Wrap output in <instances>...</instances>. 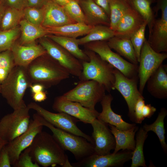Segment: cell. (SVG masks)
<instances>
[{
	"label": "cell",
	"instance_id": "d4e9b609",
	"mask_svg": "<svg viewBox=\"0 0 167 167\" xmlns=\"http://www.w3.org/2000/svg\"><path fill=\"white\" fill-rule=\"evenodd\" d=\"M93 26L84 23H76L59 27L45 28L48 35L77 38L87 34Z\"/></svg>",
	"mask_w": 167,
	"mask_h": 167
},
{
	"label": "cell",
	"instance_id": "7dc6e473",
	"mask_svg": "<svg viewBox=\"0 0 167 167\" xmlns=\"http://www.w3.org/2000/svg\"><path fill=\"white\" fill-rule=\"evenodd\" d=\"M32 94V99L35 102H41L47 98L46 93L44 91Z\"/></svg>",
	"mask_w": 167,
	"mask_h": 167
},
{
	"label": "cell",
	"instance_id": "9a60e30c",
	"mask_svg": "<svg viewBox=\"0 0 167 167\" xmlns=\"http://www.w3.org/2000/svg\"><path fill=\"white\" fill-rule=\"evenodd\" d=\"M52 108L56 111L66 113L86 124H91L99 113L96 109H90L78 102L68 100L63 95L56 97Z\"/></svg>",
	"mask_w": 167,
	"mask_h": 167
},
{
	"label": "cell",
	"instance_id": "681fc988",
	"mask_svg": "<svg viewBox=\"0 0 167 167\" xmlns=\"http://www.w3.org/2000/svg\"><path fill=\"white\" fill-rule=\"evenodd\" d=\"M6 6L0 0V28L2 20L4 14Z\"/></svg>",
	"mask_w": 167,
	"mask_h": 167
},
{
	"label": "cell",
	"instance_id": "cb8c5ba5",
	"mask_svg": "<svg viewBox=\"0 0 167 167\" xmlns=\"http://www.w3.org/2000/svg\"><path fill=\"white\" fill-rule=\"evenodd\" d=\"M110 131L115 141V146L113 153H116L121 149L133 151L135 144V136L138 130L136 125L128 130H122L115 126L109 125Z\"/></svg>",
	"mask_w": 167,
	"mask_h": 167
},
{
	"label": "cell",
	"instance_id": "2e32d148",
	"mask_svg": "<svg viewBox=\"0 0 167 167\" xmlns=\"http://www.w3.org/2000/svg\"><path fill=\"white\" fill-rule=\"evenodd\" d=\"M123 151L116 153H109L104 155L93 153L92 155L71 164L72 167H111L123 166L131 159V151Z\"/></svg>",
	"mask_w": 167,
	"mask_h": 167
},
{
	"label": "cell",
	"instance_id": "d6a6232c",
	"mask_svg": "<svg viewBox=\"0 0 167 167\" xmlns=\"http://www.w3.org/2000/svg\"><path fill=\"white\" fill-rule=\"evenodd\" d=\"M23 18V10L6 7L1 24V31L8 30L16 27Z\"/></svg>",
	"mask_w": 167,
	"mask_h": 167
},
{
	"label": "cell",
	"instance_id": "ba28073f",
	"mask_svg": "<svg viewBox=\"0 0 167 167\" xmlns=\"http://www.w3.org/2000/svg\"><path fill=\"white\" fill-rule=\"evenodd\" d=\"M85 49L93 51L102 59L112 65L125 76L130 78H138V65L124 59L111 50L106 41H93L84 45Z\"/></svg>",
	"mask_w": 167,
	"mask_h": 167
},
{
	"label": "cell",
	"instance_id": "ac0fdd59",
	"mask_svg": "<svg viewBox=\"0 0 167 167\" xmlns=\"http://www.w3.org/2000/svg\"><path fill=\"white\" fill-rule=\"evenodd\" d=\"M146 20L129 6L113 31L114 36L130 38Z\"/></svg>",
	"mask_w": 167,
	"mask_h": 167
},
{
	"label": "cell",
	"instance_id": "44dd1931",
	"mask_svg": "<svg viewBox=\"0 0 167 167\" xmlns=\"http://www.w3.org/2000/svg\"><path fill=\"white\" fill-rule=\"evenodd\" d=\"M113 97L109 94L105 95L100 101L102 107V111L99 113L97 118L105 123L113 125L117 128L122 130L129 129L136 125V124L127 123L122 118L121 115L115 113L111 107Z\"/></svg>",
	"mask_w": 167,
	"mask_h": 167
},
{
	"label": "cell",
	"instance_id": "30bf717a",
	"mask_svg": "<svg viewBox=\"0 0 167 167\" xmlns=\"http://www.w3.org/2000/svg\"><path fill=\"white\" fill-rule=\"evenodd\" d=\"M156 5L152 9L157 14L161 11V18L156 19L149 32L147 40L151 47L157 53L167 52V0H156Z\"/></svg>",
	"mask_w": 167,
	"mask_h": 167
},
{
	"label": "cell",
	"instance_id": "836d02e7",
	"mask_svg": "<svg viewBox=\"0 0 167 167\" xmlns=\"http://www.w3.org/2000/svg\"><path fill=\"white\" fill-rule=\"evenodd\" d=\"M110 9L109 27L113 31L129 5L124 0H109Z\"/></svg>",
	"mask_w": 167,
	"mask_h": 167
},
{
	"label": "cell",
	"instance_id": "e0dca14e",
	"mask_svg": "<svg viewBox=\"0 0 167 167\" xmlns=\"http://www.w3.org/2000/svg\"><path fill=\"white\" fill-rule=\"evenodd\" d=\"M91 124L93 128L94 153L101 155L110 153L111 150L115 148V141L107 124L96 118Z\"/></svg>",
	"mask_w": 167,
	"mask_h": 167
},
{
	"label": "cell",
	"instance_id": "bcb514c9",
	"mask_svg": "<svg viewBox=\"0 0 167 167\" xmlns=\"http://www.w3.org/2000/svg\"><path fill=\"white\" fill-rule=\"evenodd\" d=\"M94 1L97 5L104 10L109 18L110 11L109 0H94Z\"/></svg>",
	"mask_w": 167,
	"mask_h": 167
},
{
	"label": "cell",
	"instance_id": "60d3db41",
	"mask_svg": "<svg viewBox=\"0 0 167 167\" xmlns=\"http://www.w3.org/2000/svg\"><path fill=\"white\" fill-rule=\"evenodd\" d=\"M145 104L144 98L142 96L137 101L134 108L135 122L136 123L141 124L145 119L142 114L143 108Z\"/></svg>",
	"mask_w": 167,
	"mask_h": 167
},
{
	"label": "cell",
	"instance_id": "52a82bcc",
	"mask_svg": "<svg viewBox=\"0 0 167 167\" xmlns=\"http://www.w3.org/2000/svg\"><path fill=\"white\" fill-rule=\"evenodd\" d=\"M29 110L27 105L4 116L0 120V137L8 143L26 131L30 122Z\"/></svg>",
	"mask_w": 167,
	"mask_h": 167
},
{
	"label": "cell",
	"instance_id": "db71d44e",
	"mask_svg": "<svg viewBox=\"0 0 167 167\" xmlns=\"http://www.w3.org/2000/svg\"><path fill=\"white\" fill-rule=\"evenodd\" d=\"M125 0V1H126V0Z\"/></svg>",
	"mask_w": 167,
	"mask_h": 167
},
{
	"label": "cell",
	"instance_id": "e575fe53",
	"mask_svg": "<svg viewBox=\"0 0 167 167\" xmlns=\"http://www.w3.org/2000/svg\"><path fill=\"white\" fill-rule=\"evenodd\" d=\"M15 66L11 50L0 52V84L6 79Z\"/></svg>",
	"mask_w": 167,
	"mask_h": 167
},
{
	"label": "cell",
	"instance_id": "5b68a950",
	"mask_svg": "<svg viewBox=\"0 0 167 167\" xmlns=\"http://www.w3.org/2000/svg\"><path fill=\"white\" fill-rule=\"evenodd\" d=\"M35 114L41 124L51 131L53 136L63 149L71 152L78 161L94 153V145L85 139L55 127L37 113Z\"/></svg>",
	"mask_w": 167,
	"mask_h": 167
},
{
	"label": "cell",
	"instance_id": "8d00e7d4",
	"mask_svg": "<svg viewBox=\"0 0 167 167\" xmlns=\"http://www.w3.org/2000/svg\"><path fill=\"white\" fill-rule=\"evenodd\" d=\"M63 7L68 16L75 22L86 24V18L78 0H71Z\"/></svg>",
	"mask_w": 167,
	"mask_h": 167
},
{
	"label": "cell",
	"instance_id": "7bdbcfd3",
	"mask_svg": "<svg viewBox=\"0 0 167 167\" xmlns=\"http://www.w3.org/2000/svg\"><path fill=\"white\" fill-rule=\"evenodd\" d=\"M10 157L8 152L5 147L2 148L0 157V167H11Z\"/></svg>",
	"mask_w": 167,
	"mask_h": 167
},
{
	"label": "cell",
	"instance_id": "d590c367",
	"mask_svg": "<svg viewBox=\"0 0 167 167\" xmlns=\"http://www.w3.org/2000/svg\"><path fill=\"white\" fill-rule=\"evenodd\" d=\"M20 33L19 26L9 30L0 31V52L11 50Z\"/></svg>",
	"mask_w": 167,
	"mask_h": 167
},
{
	"label": "cell",
	"instance_id": "f546056e",
	"mask_svg": "<svg viewBox=\"0 0 167 167\" xmlns=\"http://www.w3.org/2000/svg\"><path fill=\"white\" fill-rule=\"evenodd\" d=\"M126 1L147 22L149 32H150L156 17L151 5L156 2V0H126Z\"/></svg>",
	"mask_w": 167,
	"mask_h": 167
},
{
	"label": "cell",
	"instance_id": "ab89813d",
	"mask_svg": "<svg viewBox=\"0 0 167 167\" xmlns=\"http://www.w3.org/2000/svg\"><path fill=\"white\" fill-rule=\"evenodd\" d=\"M39 165L33 161L28 148L20 154L15 167H39Z\"/></svg>",
	"mask_w": 167,
	"mask_h": 167
},
{
	"label": "cell",
	"instance_id": "5bb4252c",
	"mask_svg": "<svg viewBox=\"0 0 167 167\" xmlns=\"http://www.w3.org/2000/svg\"><path fill=\"white\" fill-rule=\"evenodd\" d=\"M114 89L117 90L125 100L128 108V114L131 120L135 122L134 108L139 98L142 96L138 88V78H128L115 68Z\"/></svg>",
	"mask_w": 167,
	"mask_h": 167
},
{
	"label": "cell",
	"instance_id": "8fae6325",
	"mask_svg": "<svg viewBox=\"0 0 167 167\" xmlns=\"http://www.w3.org/2000/svg\"><path fill=\"white\" fill-rule=\"evenodd\" d=\"M27 105L30 109L36 111L38 114L55 127L83 137L94 145L92 137L80 130L76 125L73 118L70 115L64 112H50L35 102H31Z\"/></svg>",
	"mask_w": 167,
	"mask_h": 167
},
{
	"label": "cell",
	"instance_id": "277c9868",
	"mask_svg": "<svg viewBox=\"0 0 167 167\" xmlns=\"http://www.w3.org/2000/svg\"><path fill=\"white\" fill-rule=\"evenodd\" d=\"M84 51L89 61L81 62L83 69L79 77L80 81H95L103 85L109 92L114 90L115 68L94 52L86 49Z\"/></svg>",
	"mask_w": 167,
	"mask_h": 167
},
{
	"label": "cell",
	"instance_id": "9c48e42d",
	"mask_svg": "<svg viewBox=\"0 0 167 167\" xmlns=\"http://www.w3.org/2000/svg\"><path fill=\"white\" fill-rule=\"evenodd\" d=\"M167 58L166 53L156 52L145 39L140 51L138 71L139 90L142 94L148 79Z\"/></svg>",
	"mask_w": 167,
	"mask_h": 167
},
{
	"label": "cell",
	"instance_id": "484cf974",
	"mask_svg": "<svg viewBox=\"0 0 167 167\" xmlns=\"http://www.w3.org/2000/svg\"><path fill=\"white\" fill-rule=\"evenodd\" d=\"M107 41L112 49L116 51L120 55L127 59L131 63L138 65L133 45L130 38L114 36Z\"/></svg>",
	"mask_w": 167,
	"mask_h": 167
},
{
	"label": "cell",
	"instance_id": "1f68e13d",
	"mask_svg": "<svg viewBox=\"0 0 167 167\" xmlns=\"http://www.w3.org/2000/svg\"><path fill=\"white\" fill-rule=\"evenodd\" d=\"M167 115V110L165 108H162L155 121L150 125L144 124L142 127L145 131H152L157 136L164 151H167V144L165 142V131L164 126V120Z\"/></svg>",
	"mask_w": 167,
	"mask_h": 167
},
{
	"label": "cell",
	"instance_id": "4fadbf2b",
	"mask_svg": "<svg viewBox=\"0 0 167 167\" xmlns=\"http://www.w3.org/2000/svg\"><path fill=\"white\" fill-rule=\"evenodd\" d=\"M33 118L26 131L5 145L13 167H15L21 152L30 145L36 135L42 131L43 126L35 113Z\"/></svg>",
	"mask_w": 167,
	"mask_h": 167
},
{
	"label": "cell",
	"instance_id": "7402d4cb",
	"mask_svg": "<svg viewBox=\"0 0 167 167\" xmlns=\"http://www.w3.org/2000/svg\"><path fill=\"white\" fill-rule=\"evenodd\" d=\"M167 66L162 64L148 79L147 89L152 96L159 99L167 98Z\"/></svg>",
	"mask_w": 167,
	"mask_h": 167
},
{
	"label": "cell",
	"instance_id": "4dcf8cb0",
	"mask_svg": "<svg viewBox=\"0 0 167 167\" xmlns=\"http://www.w3.org/2000/svg\"><path fill=\"white\" fill-rule=\"evenodd\" d=\"M148 136V132L144 130L142 127H141L138 131L136 134L135 148L132 152L131 167L147 166L143 154V148Z\"/></svg>",
	"mask_w": 167,
	"mask_h": 167
},
{
	"label": "cell",
	"instance_id": "7c38bea8",
	"mask_svg": "<svg viewBox=\"0 0 167 167\" xmlns=\"http://www.w3.org/2000/svg\"><path fill=\"white\" fill-rule=\"evenodd\" d=\"M39 42L47 53L63 66L70 75L80 76L83 69L80 61L46 36L40 39Z\"/></svg>",
	"mask_w": 167,
	"mask_h": 167
},
{
	"label": "cell",
	"instance_id": "d6986e66",
	"mask_svg": "<svg viewBox=\"0 0 167 167\" xmlns=\"http://www.w3.org/2000/svg\"><path fill=\"white\" fill-rule=\"evenodd\" d=\"M15 65L26 68L33 61L47 52L40 44L22 45L16 42L11 48Z\"/></svg>",
	"mask_w": 167,
	"mask_h": 167
},
{
	"label": "cell",
	"instance_id": "4316f807",
	"mask_svg": "<svg viewBox=\"0 0 167 167\" xmlns=\"http://www.w3.org/2000/svg\"><path fill=\"white\" fill-rule=\"evenodd\" d=\"M19 25L21 33L19 43L21 44L35 43L36 39L48 35L45 27L33 24L24 18L21 20Z\"/></svg>",
	"mask_w": 167,
	"mask_h": 167
},
{
	"label": "cell",
	"instance_id": "b9f144b4",
	"mask_svg": "<svg viewBox=\"0 0 167 167\" xmlns=\"http://www.w3.org/2000/svg\"><path fill=\"white\" fill-rule=\"evenodd\" d=\"M6 7L23 10L27 6V0H1Z\"/></svg>",
	"mask_w": 167,
	"mask_h": 167
},
{
	"label": "cell",
	"instance_id": "ee69618b",
	"mask_svg": "<svg viewBox=\"0 0 167 167\" xmlns=\"http://www.w3.org/2000/svg\"><path fill=\"white\" fill-rule=\"evenodd\" d=\"M156 109L150 104L144 105L143 108L142 114L145 118H150L156 111Z\"/></svg>",
	"mask_w": 167,
	"mask_h": 167
},
{
	"label": "cell",
	"instance_id": "f6af8a7d",
	"mask_svg": "<svg viewBox=\"0 0 167 167\" xmlns=\"http://www.w3.org/2000/svg\"><path fill=\"white\" fill-rule=\"evenodd\" d=\"M50 0H27V6L41 8Z\"/></svg>",
	"mask_w": 167,
	"mask_h": 167
},
{
	"label": "cell",
	"instance_id": "3957f363",
	"mask_svg": "<svg viewBox=\"0 0 167 167\" xmlns=\"http://www.w3.org/2000/svg\"><path fill=\"white\" fill-rule=\"evenodd\" d=\"M32 84L26 68L15 65L1 84L0 93L10 106L16 109L27 106L23 98Z\"/></svg>",
	"mask_w": 167,
	"mask_h": 167
},
{
	"label": "cell",
	"instance_id": "8992f818",
	"mask_svg": "<svg viewBox=\"0 0 167 167\" xmlns=\"http://www.w3.org/2000/svg\"><path fill=\"white\" fill-rule=\"evenodd\" d=\"M105 87L92 80L80 81L73 88L62 95L67 100L78 102L83 106L95 110L96 104L105 95Z\"/></svg>",
	"mask_w": 167,
	"mask_h": 167
},
{
	"label": "cell",
	"instance_id": "83f0119b",
	"mask_svg": "<svg viewBox=\"0 0 167 167\" xmlns=\"http://www.w3.org/2000/svg\"><path fill=\"white\" fill-rule=\"evenodd\" d=\"M46 36L63 47L81 62L89 61V59L84 51L79 48L76 38L51 34Z\"/></svg>",
	"mask_w": 167,
	"mask_h": 167
},
{
	"label": "cell",
	"instance_id": "603a6c76",
	"mask_svg": "<svg viewBox=\"0 0 167 167\" xmlns=\"http://www.w3.org/2000/svg\"><path fill=\"white\" fill-rule=\"evenodd\" d=\"M85 15L86 24L91 26L102 25L109 26V17L94 0H78Z\"/></svg>",
	"mask_w": 167,
	"mask_h": 167
},
{
	"label": "cell",
	"instance_id": "7a4b0ae2",
	"mask_svg": "<svg viewBox=\"0 0 167 167\" xmlns=\"http://www.w3.org/2000/svg\"><path fill=\"white\" fill-rule=\"evenodd\" d=\"M32 84L39 83L45 88L56 85L69 77L67 71L47 53L37 58L26 67Z\"/></svg>",
	"mask_w": 167,
	"mask_h": 167
},
{
	"label": "cell",
	"instance_id": "f5cc1de1",
	"mask_svg": "<svg viewBox=\"0 0 167 167\" xmlns=\"http://www.w3.org/2000/svg\"><path fill=\"white\" fill-rule=\"evenodd\" d=\"M0 89H1V84H0Z\"/></svg>",
	"mask_w": 167,
	"mask_h": 167
},
{
	"label": "cell",
	"instance_id": "f35d334b",
	"mask_svg": "<svg viewBox=\"0 0 167 167\" xmlns=\"http://www.w3.org/2000/svg\"><path fill=\"white\" fill-rule=\"evenodd\" d=\"M147 22L146 21L141 27L130 38L134 47L138 62L141 49L145 39V33Z\"/></svg>",
	"mask_w": 167,
	"mask_h": 167
},
{
	"label": "cell",
	"instance_id": "6da1fadb",
	"mask_svg": "<svg viewBox=\"0 0 167 167\" xmlns=\"http://www.w3.org/2000/svg\"><path fill=\"white\" fill-rule=\"evenodd\" d=\"M28 148L33 161L43 167H72L64 150L47 132L38 133Z\"/></svg>",
	"mask_w": 167,
	"mask_h": 167
},
{
	"label": "cell",
	"instance_id": "f1b7e54d",
	"mask_svg": "<svg viewBox=\"0 0 167 167\" xmlns=\"http://www.w3.org/2000/svg\"><path fill=\"white\" fill-rule=\"evenodd\" d=\"M114 36L113 31L107 26L98 25L93 26L85 36L77 39L79 45L98 41H107Z\"/></svg>",
	"mask_w": 167,
	"mask_h": 167
},
{
	"label": "cell",
	"instance_id": "ffe728a7",
	"mask_svg": "<svg viewBox=\"0 0 167 167\" xmlns=\"http://www.w3.org/2000/svg\"><path fill=\"white\" fill-rule=\"evenodd\" d=\"M43 7L45 15L42 26L44 27H57L76 23L68 16L63 7L53 0H49Z\"/></svg>",
	"mask_w": 167,
	"mask_h": 167
},
{
	"label": "cell",
	"instance_id": "74e56055",
	"mask_svg": "<svg viewBox=\"0 0 167 167\" xmlns=\"http://www.w3.org/2000/svg\"><path fill=\"white\" fill-rule=\"evenodd\" d=\"M23 10L24 19L33 24L42 26L45 15L43 7L38 8L27 6Z\"/></svg>",
	"mask_w": 167,
	"mask_h": 167
},
{
	"label": "cell",
	"instance_id": "816d5d0a",
	"mask_svg": "<svg viewBox=\"0 0 167 167\" xmlns=\"http://www.w3.org/2000/svg\"><path fill=\"white\" fill-rule=\"evenodd\" d=\"M8 143V142L3 139L0 137V157L1 152L2 149L3 147L6 144Z\"/></svg>",
	"mask_w": 167,
	"mask_h": 167
},
{
	"label": "cell",
	"instance_id": "c3c4849f",
	"mask_svg": "<svg viewBox=\"0 0 167 167\" xmlns=\"http://www.w3.org/2000/svg\"><path fill=\"white\" fill-rule=\"evenodd\" d=\"M32 94L37 93L44 91L45 88L42 84L39 83H35L31 84L30 86Z\"/></svg>",
	"mask_w": 167,
	"mask_h": 167
},
{
	"label": "cell",
	"instance_id": "f907efd6",
	"mask_svg": "<svg viewBox=\"0 0 167 167\" xmlns=\"http://www.w3.org/2000/svg\"><path fill=\"white\" fill-rule=\"evenodd\" d=\"M59 5L63 6L68 3L71 0H53Z\"/></svg>",
	"mask_w": 167,
	"mask_h": 167
}]
</instances>
